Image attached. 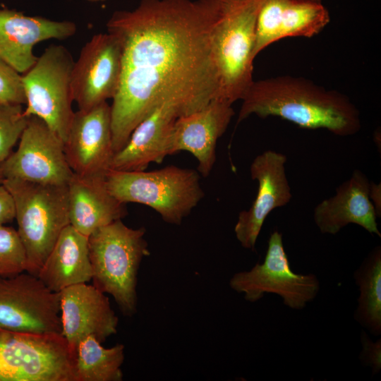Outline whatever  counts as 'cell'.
I'll use <instances>...</instances> for the list:
<instances>
[{"label":"cell","instance_id":"1","mask_svg":"<svg viewBox=\"0 0 381 381\" xmlns=\"http://www.w3.org/2000/svg\"><path fill=\"white\" fill-rule=\"evenodd\" d=\"M223 1L140 0L133 10L111 15L107 32L121 49L110 105L115 153L159 105L171 102L183 116L217 99L213 37Z\"/></svg>","mask_w":381,"mask_h":381},{"label":"cell","instance_id":"2","mask_svg":"<svg viewBox=\"0 0 381 381\" xmlns=\"http://www.w3.org/2000/svg\"><path fill=\"white\" fill-rule=\"evenodd\" d=\"M241 100L237 123L255 114L279 117L303 128L326 129L341 137L361 128L360 111L346 95L303 77L253 80Z\"/></svg>","mask_w":381,"mask_h":381},{"label":"cell","instance_id":"3","mask_svg":"<svg viewBox=\"0 0 381 381\" xmlns=\"http://www.w3.org/2000/svg\"><path fill=\"white\" fill-rule=\"evenodd\" d=\"M144 227L133 229L121 219L97 229L88 236L93 285L114 298L122 314L137 312L138 274L150 255Z\"/></svg>","mask_w":381,"mask_h":381},{"label":"cell","instance_id":"4","mask_svg":"<svg viewBox=\"0 0 381 381\" xmlns=\"http://www.w3.org/2000/svg\"><path fill=\"white\" fill-rule=\"evenodd\" d=\"M12 195L17 231L26 254L25 272L37 276L62 231L69 224L68 185L4 179Z\"/></svg>","mask_w":381,"mask_h":381},{"label":"cell","instance_id":"5","mask_svg":"<svg viewBox=\"0 0 381 381\" xmlns=\"http://www.w3.org/2000/svg\"><path fill=\"white\" fill-rule=\"evenodd\" d=\"M198 171L174 165L146 171L109 169L110 193L123 203L145 205L167 223L180 225L204 197Z\"/></svg>","mask_w":381,"mask_h":381},{"label":"cell","instance_id":"6","mask_svg":"<svg viewBox=\"0 0 381 381\" xmlns=\"http://www.w3.org/2000/svg\"><path fill=\"white\" fill-rule=\"evenodd\" d=\"M262 1H223L213 37L217 99L233 104L254 80L256 22Z\"/></svg>","mask_w":381,"mask_h":381},{"label":"cell","instance_id":"7","mask_svg":"<svg viewBox=\"0 0 381 381\" xmlns=\"http://www.w3.org/2000/svg\"><path fill=\"white\" fill-rule=\"evenodd\" d=\"M74 62L65 47L52 44L22 75L26 99L25 115L42 119L64 142L75 113L71 85Z\"/></svg>","mask_w":381,"mask_h":381},{"label":"cell","instance_id":"8","mask_svg":"<svg viewBox=\"0 0 381 381\" xmlns=\"http://www.w3.org/2000/svg\"><path fill=\"white\" fill-rule=\"evenodd\" d=\"M74 364L62 334L0 328V381H75Z\"/></svg>","mask_w":381,"mask_h":381},{"label":"cell","instance_id":"9","mask_svg":"<svg viewBox=\"0 0 381 381\" xmlns=\"http://www.w3.org/2000/svg\"><path fill=\"white\" fill-rule=\"evenodd\" d=\"M229 286L243 294L248 302L260 300L265 294H274L283 299L286 306L294 310H301L313 301L320 288L315 274H297L291 270L282 235L277 230L270 236L264 261L250 270L235 273Z\"/></svg>","mask_w":381,"mask_h":381},{"label":"cell","instance_id":"10","mask_svg":"<svg viewBox=\"0 0 381 381\" xmlns=\"http://www.w3.org/2000/svg\"><path fill=\"white\" fill-rule=\"evenodd\" d=\"M0 328L30 334H62L59 293L27 272L0 277Z\"/></svg>","mask_w":381,"mask_h":381},{"label":"cell","instance_id":"11","mask_svg":"<svg viewBox=\"0 0 381 381\" xmlns=\"http://www.w3.org/2000/svg\"><path fill=\"white\" fill-rule=\"evenodd\" d=\"M4 179L67 186L73 172L64 152V142L42 119L28 118L17 150L0 164Z\"/></svg>","mask_w":381,"mask_h":381},{"label":"cell","instance_id":"12","mask_svg":"<svg viewBox=\"0 0 381 381\" xmlns=\"http://www.w3.org/2000/svg\"><path fill=\"white\" fill-rule=\"evenodd\" d=\"M121 73V49L109 32L95 35L81 49L72 71V91L78 109L86 110L112 99Z\"/></svg>","mask_w":381,"mask_h":381},{"label":"cell","instance_id":"13","mask_svg":"<svg viewBox=\"0 0 381 381\" xmlns=\"http://www.w3.org/2000/svg\"><path fill=\"white\" fill-rule=\"evenodd\" d=\"M64 152L73 174L104 176L114 155L111 106L107 102L91 109L75 111Z\"/></svg>","mask_w":381,"mask_h":381},{"label":"cell","instance_id":"14","mask_svg":"<svg viewBox=\"0 0 381 381\" xmlns=\"http://www.w3.org/2000/svg\"><path fill=\"white\" fill-rule=\"evenodd\" d=\"M286 156L266 150L255 157L250 176L258 184L256 197L248 210L241 211L234 226L236 239L246 249L254 250L263 224L272 210L286 205L292 198L286 174Z\"/></svg>","mask_w":381,"mask_h":381},{"label":"cell","instance_id":"15","mask_svg":"<svg viewBox=\"0 0 381 381\" xmlns=\"http://www.w3.org/2000/svg\"><path fill=\"white\" fill-rule=\"evenodd\" d=\"M59 294L62 335L74 356L78 344L87 336L102 343L116 334L119 318L109 298L94 285L74 284Z\"/></svg>","mask_w":381,"mask_h":381},{"label":"cell","instance_id":"16","mask_svg":"<svg viewBox=\"0 0 381 381\" xmlns=\"http://www.w3.org/2000/svg\"><path fill=\"white\" fill-rule=\"evenodd\" d=\"M232 104L213 99L200 110L179 116L172 127L169 155L181 151L198 160V171L207 176L216 161V147L234 116Z\"/></svg>","mask_w":381,"mask_h":381},{"label":"cell","instance_id":"17","mask_svg":"<svg viewBox=\"0 0 381 381\" xmlns=\"http://www.w3.org/2000/svg\"><path fill=\"white\" fill-rule=\"evenodd\" d=\"M75 23L42 16H27L13 9H0V59L20 74L35 63L34 47L43 41L74 35Z\"/></svg>","mask_w":381,"mask_h":381},{"label":"cell","instance_id":"18","mask_svg":"<svg viewBox=\"0 0 381 381\" xmlns=\"http://www.w3.org/2000/svg\"><path fill=\"white\" fill-rule=\"evenodd\" d=\"M329 20L322 0H263L257 17L255 55L286 37H312Z\"/></svg>","mask_w":381,"mask_h":381},{"label":"cell","instance_id":"19","mask_svg":"<svg viewBox=\"0 0 381 381\" xmlns=\"http://www.w3.org/2000/svg\"><path fill=\"white\" fill-rule=\"evenodd\" d=\"M370 181L355 169L349 179L336 189V194L318 203L314 222L322 234H336L349 224H355L381 237L377 214L369 198Z\"/></svg>","mask_w":381,"mask_h":381},{"label":"cell","instance_id":"20","mask_svg":"<svg viewBox=\"0 0 381 381\" xmlns=\"http://www.w3.org/2000/svg\"><path fill=\"white\" fill-rule=\"evenodd\" d=\"M181 116L171 102L157 107L134 128L126 145L114 155L110 169L145 170L150 163L160 164L169 155L173 125Z\"/></svg>","mask_w":381,"mask_h":381},{"label":"cell","instance_id":"21","mask_svg":"<svg viewBox=\"0 0 381 381\" xmlns=\"http://www.w3.org/2000/svg\"><path fill=\"white\" fill-rule=\"evenodd\" d=\"M68 197L69 224L87 236L128 214L126 204L109 191L105 176L73 174L68 183Z\"/></svg>","mask_w":381,"mask_h":381},{"label":"cell","instance_id":"22","mask_svg":"<svg viewBox=\"0 0 381 381\" xmlns=\"http://www.w3.org/2000/svg\"><path fill=\"white\" fill-rule=\"evenodd\" d=\"M51 291L92 280L88 236L68 224L62 231L37 276Z\"/></svg>","mask_w":381,"mask_h":381},{"label":"cell","instance_id":"23","mask_svg":"<svg viewBox=\"0 0 381 381\" xmlns=\"http://www.w3.org/2000/svg\"><path fill=\"white\" fill-rule=\"evenodd\" d=\"M359 289L354 319L374 336L381 334V248L376 246L355 270Z\"/></svg>","mask_w":381,"mask_h":381},{"label":"cell","instance_id":"24","mask_svg":"<svg viewBox=\"0 0 381 381\" xmlns=\"http://www.w3.org/2000/svg\"><path fill=\"white\" fill-rule=\"evenodd\" d=\"M93 336H87L78 345L75 356V381H121L124 345L104 348Z\"/></svg>","mask_w":381,"mask_h":381},{"label":"cell","instance_id":"25","mask_svg":"<svg viewBox=\"0 0 381 381\" xmlns=\"http://www.w3.org/2000/svg\"><path fill=\"white\" fill-rule=\"evenodd\" d=\"M28 118L24 114L23 105L0 102V164L13 152Z\"/></svg>","mask_w":381,"mask_h":381},{"label":"cell","instance_id":"26","mask_svg":"<svg viewBox=\"0 0 381 381\" xmlns=\"http://www.w3.org/2000/svg\"><path fill=\"white\" fill-rule=\"evenodd\" d=\"M26 254L17 230L0 225V277L25 272Z\"/></svg>","mask_w":381,"mask_h":381},{"label":"cell","instance_id":"27","mask_svg":"<svg viewBox=\"0 0 381 381\" xmlns=\"http://www.w3.org/2000/svg\"><path fill=\"white\" fill-rule=\"evenodd\" d=\"M0 102L25 104L22 75L0 59Z\"/></svg>","mask_w":381,"mask_h":381},{"label":"cell","instance_id":"28","mask_svg":"<svg viewBox=\"0 0 381 381\" xmlns=\"http://www.w3.org/2000/svg\"><path fill=\"white\" fill-rule=\"evenodd\" d=\"M360 340L362 349L359 355L360 361L371 368L372 375L380 373L381 369V339L372 341L368 334L362 330Z\"/></svg>","mask_w":381,"mask_h":381},{"label":"cell","instance_id":"29","mask_svg":"<svg viewBox=\"0 0 381 381\" xmlns=\"http://www.w3.org/2000/svg\"><path fill=\"white\" fill-rule=\"evenodd\" d=\"M15 219V207L11 194L2 183L0 185V225Z\"/></svg>","mask_w":381,"mask_h":381},{"label":"cell","instance_id":"30","mask_svg":"<svg viewBox=\"0 0 381 381\" xmlns=\"http://www.w3.org/2000/svg\"><path fill=\"white\" fill-rule=\"evenodd\" d=\"M369 198L374 206L377 217L381 216V185L370 181Z\"/></svg>","mask_w":381,"mask_h":381},{"label":"cell","instance_id":"31","mask_svg":"<svg viewBox=\"0 0 381 381\" xmlns=\"http://www.w3.org/2000/svg\"><path fill=\"white\" fill-rule=\"evenodd\" d=\"M4 180V175L2 174L1 169L0 167V185L3 183Z\"/></svg>","mask_w":381,"mask_h":381},{"label":"cell","instance_id":"32","mask_svg":"<svg viewBox=\"0 0 381 381\" xmlns=\"http://www.w3.org/2000/svg\"><path fill=\"white\" fill-rule=\"evenodd\" d=\"M90 2H100V1H104L106 0H86Z\"/></svg>","mask_w":381,"mask_h":381}]
</instances>
